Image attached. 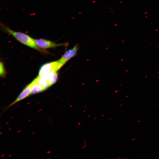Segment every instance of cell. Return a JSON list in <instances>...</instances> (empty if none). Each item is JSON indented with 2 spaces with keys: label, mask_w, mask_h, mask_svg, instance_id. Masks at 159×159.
<instances>
[{
  "label": "cell",
  "mask_w": 159,
  "mask_h": 159,
  "mask_svg": "<svg viewBox=\"0 0 159 159\" xmlns=\"http://www.w3.org/2000/svg\"><path fill=\"white\" fill-rule=\"evenodd\" d=\"M78 48V46L75 45L72 49L66 51L61 58L57 61L60 68L69 60L76 55Z\"/></svg>",
  "instance_id": "4"
},
{
  "label": "cell",
  "mask_w": 159,
  "mask_h": 159,
  "mask_svg": "<svg viewBox=\"0 0 159 159\" xmlns=\"http://www.w3.org/2000/svg\"><path fill=\"white\" fill-rule=\"evenodd\" d=\"M34 40L37 46L40 48L48 49L61 46H66L68 44V43L58 44L44 39H34Z\"/></svg>",
  "instance_id": "3"
},
{
  "label": "cell",
  "mask_w": 159,
  "mask_h": 159,
  "mask_svg": "<svg viewBox=\"0 0 159 159\" xmlns=\"http://www.w3.org/2000/svg\"><path fill=\"white\" fill-rule=\"evenodd\" d=\"M1 29L13 37L21 43L40 52H43L42 49L37 45L34 39L29 35L24 33L14 31L3 24H1Z\"/></svg>",
  "instance_id": "1"
},
{
  "label": "cell",
  "mask_w": 159,
  "mask_h": 159,
  "mask_svg": "<svg viewBox=\"0 0 159 159\" xmlns=\"http://www.w3.org/2000/svg\"><path fill=\"white\" fill-rule=\"evenodd\" d=\"M6 74V72L3 63L1 62L0 64V75L1 77H4Z\"/></svg>",
  "instance_id": "8"
},
{
  "label": "cell",
  "mask_w": 159,
  "mask_h": 159,
  "mask_svg": "<svg viewBox=\"0 0 159 159\" xmlns=\"http://www.w3.org/2000/svg\"><path fill=\"white\" fill-rule=\"evenodd\" d=\"M59 69L57 61L46 63L40 68L38 76L45 77L51 72L57 71Z\"/></svg>",
  "instance_id": "2"
},
{
  "label": "cell",
  "mask_w": 159,
  "mask_h": 159,
  "mask_svg": "<svg viewBox=\"0 0 159 159\" xmlns=\"http://www.w3.org/2000/svg\"><path fill=\"white\" fill-rule=\"evenodd\" d=\"M57 72L54 71L51 72L45 77L49 87L53 85L56 82L58 77Z\"/></svg>",
  "instance_id": "7"
},
{
  "label": "cell",
  "mask_w": 159,
  "mask_h": 159,
  "mask_svg": "<svg viewBox=\"0 0 159 159\" xmlns=\"http://www.w3.org/2000/svg\"><path fill=\"white\" fill-rule=\"evenodd\" d=\"M31 94L39 93L45 90L44 88L37 81L36 78L32 82Z\"/></svg>",
  "instance_id": "6"
},
{
  "label": "cell",
  "mask_w": 159,
  "mask_h": 159,
  "mask_svg": "<svg viewBox=\"0 0 159 159\" xmlns=\"http://www.w3.org/2000/svg\"><path fill=\"white\" fill-rule=\"evenodd\" d=\"M32 82L27 85L19 94L16 99L10 105L8 108H9L18 102L26 98L31 95Z\"/></svg>",
  "instance_id": "5"
},
{
  "label": "cell",
  "mask_w": 159,
  "mask_h": 159,
  "mask_svg": "<svg viewBox=\"0 0 159 159\" xmlns=\"http://www.w3.org/2000/svg\"><path fill=\"white\" fill-rule=\"evenodd\" d=\"M158 48H159V45L158 46Z\"/></svg>",
  "instance_id": "9"
}]
</instances>
